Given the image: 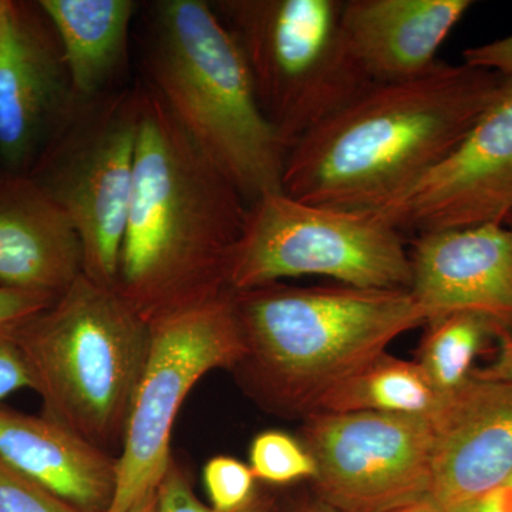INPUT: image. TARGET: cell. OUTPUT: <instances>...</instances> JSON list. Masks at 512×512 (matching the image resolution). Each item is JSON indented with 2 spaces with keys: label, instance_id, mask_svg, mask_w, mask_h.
<instances>
[{
  "label": "cell",
  "instance_id": "1",
  "mask_svg": "<svg viewBox=\"0 0 512 512\" xmlns=\"http://www.w3.org/2000/svg\"><path fill=\"white\" fill-rule=\"evenodd\" d=\"M503 82L490 70L439 60L409 82L373 83L289 148L282 191L336 210H375L434 170Z\"/></svg>",
  "mask_w": 512,
  "mask_h": 512
},
{
  "label": "cell",
  "instance_id": "2",
  "mask_svg": "<svg viewBox=\"0 0 512 512\" xmlns=\"http://www.w3.org/2000/svg\"><path fill=\"white\" fill-rule=\"evenodd\" d=\"M140 86L116 291L148 320L228 291V259L248 204L160 97Z\"/></svg>",
  "mask_w": 512,
  "mask_h": 512
},
{
  "label": "cell",
  "instance_id": "3",
  "mask_svg": "<svg viewBox=\"0 0 512 512\" xmlns=\"http://www.w3.org/2000/svg\"><path fill=\"white\" fill-rule=\"evenodd\" d=\"M231 296L247 346L239 366L268 402L306 414L402 333L434 319L407 289L275 282Z\"/></svg>",
  "mask_w": 512,
  "mask_h": 512
},
{
  "label": "cell",
  "instance_id": "4",
  "mask_svg": "<svg viewBox=\"0 0 512 512\" xmlns=\"http://www.w3.org/2000/svg\"><path fill=\"white\" fill-rule=\"evenodd\" d=\"M143 64L148 89L248 205L284 192L286 148L262 113L244 57L210 2H154Z\"/></svg>",
  "mask_w": 512,
  "mask_h": 512
},
{
  "label": "cell",
  "instance_id": "5",
  "mask_svg": "<svg viewBox=\"0 0 512 512\" xmlns=\"http://www.w3.org/2000/svg\"><path fill=\"white\" fill-rule=\"evenodd\" d=\"M150 340V322L130 302L83 274L13 342L46 416L110 453L123 446Z\"/></svg>",
  "mask_w": 512,
  "mask_h": 512
},
{
  "label": "cell",
  "instance_id": "6",
  "mask_svg": "<svg viewBox=\"0 0 512 512\" xmlns=\"http://www.w3.org/2000/svg\"><path fill=\"white\" fill-rule=\"evenodd\" d=\"M211 5L237 43L259 107L286 153L373 84L343 29L340 0Z\"/></svg>",
  "mask_w": 512,
  "mask_h": 512
},
{
  "label": "cell",
  "instance_id": "7",
  "mask_svg": "<svg viewBox=\"0 0 512 512\" xmlns=\"http://www.w3.org/2000/svg\"><path fill=\"white\" fill-rule=\"evenodd\" d=\"M316 275L363 289H407L412 262L403 232L372 211L308 204L284 192L248 205L229 255V292Z\"/></svg>",
  "mask_w": 512,
  "mask_h": 512
},
{
  "label": "cell",
  "instance_id": "8",
  "mask_svg": "<svg viewBox=\"0 0 512 512\" xmlns=\"http://www.w3.org/2000/svg\"><path fill=\"white\" fill-rule=\"evenodd\" d=\"M141 86L77 99L29 177L72 221L83 274L116 289L133 191Z\"/></svg>",
  "mask_w": 512,
  "mask_h": 512
},
{
  "label": "cell",
  "instance_id": "9",
  "mask_svg": "<svg viewBox=\"0 0 512 512\" xmlns=\"http://www.w3.org/2000/svg\"><path fill=\"white\" fill-rule=\"evenodd\" d=\"M148 322L150 350L117 457L109 512H128L157 490L173 461L171 433L188 393L211 370L239 366L247 352L229 291Z\"/></svg>",
  "mask_w": 512,
  "mask_h": 512
},
{
  "label": "cell",
  "instance_id": "10",
  "mask_svg": "<svg viewBox=\"0 0 512 512\" xmlns=\"http://www.w3.org/2000/svg\"><path fill=\"white\" fill-rule=\"evenodd\" d=\"M303 446L319 500L339 512H390L431 498L430 417L372 412L308 414Z\"/></svg>",
  "mask_w": 512,
  "mask_h": 512
},
{
  "label": "cell",
  "instance_id": "11",
  "mask_svg": "<svg viewBox=\"0 0 512 512\" xmlns=\"http://www.w3.org/2000/svg\"><path fill=\"white\" fill-rule=\"evenodd\" d=\"M372 212L416 234L505 224L512 215V76L434 170Z\"/></svg>",
  "mask_w": 512,
  "mask_h": 512
},
{
  "label": "cell",
  "instance_id": "12",
  "mask_svg": "<svg viewBox=\"0 0 512 512\" xmlns=\"http://www.w3.org/2000/svg\"><path fill=\"white\" fill-rule=\"evenodd\" d=\"M76 101L39 3L0 0V171L28 175Z\"/></svg>",
  "mask_w": 512,
  "mask_h": 512
},
{
  "label": "cell",
  "instance_id": "13",
  "mask_svg": "<svg viewBox=\"0 0 512 512\" xmlns=\"http://www.w3.org/2000/svg\"><path fill=\"white\" fill-rule=\"evenodd\" d=\"M416 301L434 318L473 313L507 338L512 329V228L505 224L417 234L412 242Z\"/></svg>",
  "mask_w": 512,
  "mask_h": 512
},
{
  "label": "cell",
  "instance_id": "14",
  "mask_svg": "<svg viewBox=\"0 0 512 512\" xmlns=\"http://www.w3.org/2000/svg\"><path fill=\"white\" fill-rule=\"evenodd\" d=\"M431 500L447 512L512 473V382L470 376L433 417Z\"/></svg>",
  "mask_w": 512,
  "mask_h": 512
},
{
  "label": "cell",
  "instance_id": "15",
  "mask_svg": "<svg viewBox=\"0 0 512 512\" xmlns=\"http://www.w3.org/2000/svg\"><path fill=\"white\" fill-rule=\"evenodd\" d=\"M72 221L29 177L0 171V286L59 296L83 275Z\"/></svg>",
  "mask_w": 512,
  "mask_h": 512
},
{
  "label": "cell",
  "instance_id": "16",
  "mask_svg": "<svg viewBox=\"0 0 512 512\" xmlns=\"http://www.w3.org/2000/svg\"><path fill=\"white\" fill-rule=\"evenodd\" d=\"M473 6L471 0H346L342 23L372 83L429 73L437 53Z\"/></svg>",
  "mask_w": 512,
  "mask_h": 512
},
{
  "label": "cell",
  "instance_id": "17",
  "mask_svg": "<svg viewBox=\"0 0 512 512\" xmlns=\"http://www.w3.org/2000/svg\"><path fill=\"white\" fill-rule=\"evenodd\" d=\"M0 460L84 511L113 504L117 457L50 417L0 409Z\"/></svg>",
  "mask_w": 512,
  "mask_h": 512
},
{
  "label": "cell",
  "instance_id": "18",
  "mask_svg": "<svg viewBox=\"0 0 512 512\" xmlns=\"http://www.w3.org/2000/svg\"><path fill=\"white\" fill-rule=\"evenodd\" d=\"M52 23L74 96L96 99L116 92L127 64L133 0H39Z\"/></svg>",
  "mask_w": 512,
  "mask_h": 512
},
{
  "label": "cell",
  "instance_id": "19",
  "mask_svg": "<svg viewBox=\"0 0 512 512\" xmlns=\"http://www.w3.org/2000/svg\"><path fill=\"white\" fill-rule=\"evenodd\" d=\"M447 397L437 392L419 363L383 353L330 387L311 413L372 412L433 419Z\"/></svg>",
  "mask_w": 512,
  "mask_h": 512
},
{
  "label": "cell",
  "instance_id": "20",
  "mask_svg": "<svg viewBox=\"0 0 512 512\" xmlns=\"http://www.w3.org/2000/svg\"><path fill=\"white\" fill-rule=\"evenodd\" d=\"M419 363L437 392L448 396L470 379L471 365L490 335L505 336L493 323L473 313H450L427 322Z\"/></svg>",
  "mask_w": 512,
  "mask_h": 512
},
{
  "label": "cell",
  "instance_id": "21",
  "mask_svg": "<svg viewBox=\"0 0 512 512\" xmlns=\"http://www.w3.org/2000/svg\"><path fill=\"white\" fill-rule=\"evenodd\" d=\"M249 467L256 480L268 484L285 485L316 476L311 453L284 431H264L252 440Z\"/></svg>",
  "mask_w": 512,
  "mask_h": 512
},
{
  "label": "cell",
  "instance_id": "22",
  "mask_svg": "<svg viewBox=\"0 0 512 512\" xmlns=\"http://www.w3.org/2000/svg\"><path fill=\"white\" fill-rule=\"evenodd\" d=\"M205 490L211 507L220 512H234L247 507L256 495L251 467L234 457L211 458L204 467Z\"/></svg>",
  "mask_w": 512,
  "mask_h": 512
},
{
  "label": "cell",
  "instance_id": "23",
  "mask_svg": "<svg viewBox=\"0 0 512 512\" xmlns=\"http://www.w3.org/2000/svg\"><path fill=\"white\" fill-rule=\"evenodd\" d=\"M0 512H89L22 476L0 460Z\"/></svg>",
  "mask_w": 512,
  "mask_h": 512
},
{
  "label": "cell",
  "instance_id": "24",
  "mask_svg": "<svg viewBox=\"0 0 512 512\" xmlns=\"http://www.w3.org/2000/svg\"><path fill=\"white\" fill-rule=\"evenodd\" d=\"M156 512H220L202 503L192 490L190 480L177 461H171L170 468L157 487ZM234 512H272L266 498L256 493L254 500Z\"/></svg>",
  "mask_w": 512,
  "mask_h": 512
},
{
  "label": "cell",
  "instance_id": "25",
  "mask_svg": "<svg viewBox=\"0 0 512 512\" xmlns=\"http://www.w3.org/2000/svg\"><path fill=\"white\" fill-rule=\"evenodd\" d=\"M57 296L0 286V343L13 342L20 330L49 308Z\"/></svg>",
  "mask_w": 512,
  "mask_h": 512
},
{
  "label": "cell",
  "instance_id": "26",
  "mask_svg": "<svg viewBox=\"0 0 512 512\" xmlns=\"http://www.w3.org/2000/svg\"><path fill=\"white\" fill-rule=\"evenodd\" d=\"M463 63L501 76H512V35L467 47L463 52Z\"/></svg>",
  "mask_w": 512,
  "mask_h": 512
},
{
  "label": "cell",
  "instance_id": "27",
  "mask_svg": "<svg viewBox=\"0 0 512 512\" xmlns=\"http://www.w3.org/2000/svg\"><path fill=\"white\" fill-rule=\"evenodd\" d=\"M25 387H35L25 357L15 342L0 343V399Z\"/></svg>",
  "mask_w": 512,
  "mask_h": 512
},
{
  "label": "cell",
  "instance_id": "28",
  "mask_svg": "<svg viewBox=\"0 0 512 512\" xmlns=\"http://www.w3.org/2000/svg\"><path fill=\"white\" fill-rule=\"evenodd\" d=\"M451 512H512V490L501 485Z\"/></svg>",
  "mask_w": 512,
  "mask_h": 512
},
{
  "label": "cell",
  "instance_id": "29",
  "mask_svg": "<svg viewBox=\"0 0 512 512\" xmlns=\"http://www.w3.org/2000/svg\"><path fill=\"white\" fill-rule=\"evenodd\" d=\"M471 376L478 379L508 380L512 382V336H507L501 343L500 352L490 366L476 370Z\"/></svg>",
  "mask_w": 512,
  "mask_h": 512
},
{
  "label": "cell",
  "instance_id": "30",
  "mask_svg": "<svg viewBox=\"0 0 512 512\" xmlns=\"http://www.w3.org/2000/svg\"><path fill=\"white\" fill-rule=\"evenodd\" d=\"M390 512H447L441 508L436 501L431 498H424V500L416 501V503L404 505L402 508H397Z\"/></svg>",
  "mask_w": 512,
  "mask_h": 512
},
{
  "label": "cell",
  "instance_id": "31",
  "mask_svg": "<svg viewBox=\"0 0 512 512\" xmlns=\"http://www.w3.org/2000/svg\"><path fill=\"white\" fill-rule=\"evenodd\" d=\"M157 510V490L150 491L144 495L140 501L128 512H156Z\"/></svg>",
  "mask_w": 512,
  "mask_h": 512
},
{
  "label": "cell",
  "instance_id": "32",
  "mask_svg": "<svg viewBox=\"0 0 512 512\" xmlns=\"http://www.w3.org/2000/svg\"><path fill=\"white\" fill-rule=\"evenodd\" d=\"M292 512H339L336 511L335 508L330 507V505L323 503L322 500H312L306 501V503H302L298 505Z\"/></svg>",
  "mask_w": 512,
  "mask_h": 512
},
{
  "label": "cell",
  "instance_id": "33",
  "mask_svg": "<svg viewBox=\"0 0 512 512\" xmlns=\"http://www.w3.org/2000/svg\"><path fill=\"white\" fill-rule=\"evenodd\" d=\"M505 487L511 488L512 490V473L511 476L507 478V481L504 483Z\"/></svg>",
  "mask_w": 512,
  "mask_h": 512
},
{
  "label": "cell",
  "instance_id": "34",
  "mask_svg": "<svg viewBox=\"0 0 512 512\" xmlns=\"http://www.w3.org/2000/svg\"><path fill=\"white\" fill-rule=\"evenodd\" d=\"M505 225H508V227H511L512 228V215L510 218H508L507 221H505Z\"/></svg>",
  "mask_w": 512,
  "mask_h": 512
}]
</instances>
